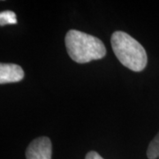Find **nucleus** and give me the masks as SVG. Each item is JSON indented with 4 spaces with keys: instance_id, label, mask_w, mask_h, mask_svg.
I'll return each mask as SVG.
<instances>
[{
    "instance_id": "f257e3e1",
    "label": "nucleus",
    "mask_w": 159,
    "mask_h": 159,
    "mask_svg": "<svg viewBox=\"0 0 159 159\" xmlns=\"http://www.w3.org/2000/svg\"><path fill=\"white\" fill-rule=\"evenodd\" d=\"M65 42L69 57L80 64L101 59L106 55V48L99 38L75 29L66 33Z\"/></svg>"
},
{
    "instance_id": "f03ea898",
    "label": "nucleus",
    "mask_w": 159,
    "mask_h": 159,
    "mask_svg": "<svg viewBox=\"0 0 159 159\" xmlns=\"http://www.w3.org/2000/svg\"><path fill=\"white\" fill-rule=\"evenodd\" d=\"M111 43L114 54L124 66L134 72H141L146 67L147 53L137 40L123 31H115Z\"/></svg>"
},
{
    "instance_id": "7ed1b4c3",
    "label": "nucleus",
    "mask_w": 159,
    "mask_h": 159,
    "mask_svg": "<svg viewBox=\"0 0 159 159\" xmlns=\"http://www.w3.org/2000/svg\"><path fill=\"white\" fill-rule=\"evenodd\" d=\"M52 145L48 137L43 136L30 142L26 150L27 159H51Z\"/></svg>"
},
{
    "instance_id": "20e7f679",
    "label": "nucleus",
    "mask_w": 159,
    "mask_h": 159,
    "mask_svg": "<svg viewBox=\"0 0 159 159\" xmlns=\"http://www.w3.org/2000/svg\"><path fill=\"white\" fill-rule=\"evenodd\" d=\"M23 69L16 64L1 63L0 65V83H12L19 82L24 78Z\"/></svg>"
},
{
    "instance_id": "39448f33",
    "label": "nucleus",
    "mask_w": 159,
    "mask_h": 159,
    "mask_svg": "<svg viewBox=\"0 0 159 159\" xmlns=\"http://www.w3.org/2000/svg\"><path fill=\"white\" fill-rule=\"evenodd\" d=\"M147 157L148 159H159V133L149 143Z\"/></svg>"
},
{
    "instance_id": "423d86ee",
    "label": "nucleus",
    "mask_w": 159,
    "mask_h": 159,
    "mask_svg": "<svg viewBox=\"0 0 159 159\" xmlns=\"http://www.w3.org/2000/svg\"><path fill=\"white\" fill-rule=\"evenodd\" d=\"M17 18L16 14L11 11H4L0 13V25L5 26L8 24H16Z\"/></svg>"
},
{
    "instance_id": "0eeeda50",
    "label": "nucleus",
    "mask_w": 159,
    "mask_h": 159,
    "mask_svg": "<svg viewBox=\"0 0 159 159\" xmlns=\"http://www.w3.org/2000/svg\"><path fill=\"white\" fill-rule=\"evenodd\" d=\"M85 159H103L99 155V154L96 152V151H90L86 155Z\"/></svg>"
}]
</instances>
